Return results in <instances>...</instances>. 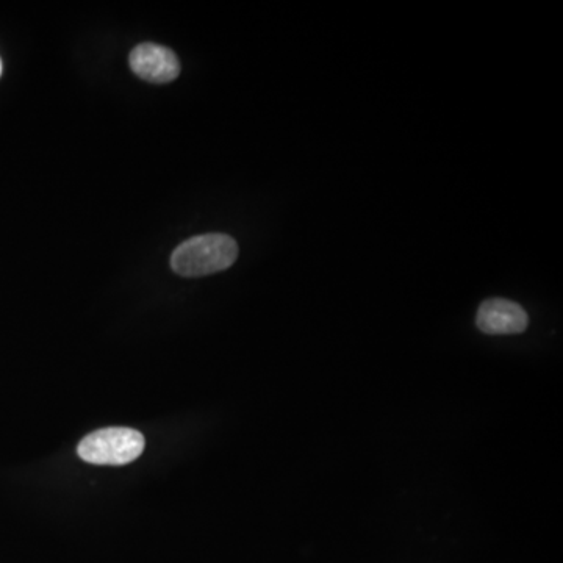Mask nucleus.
<instances>
[{
    "mask_svg": "<svg viewBox=\"0 0 563 563\" xmlns=\"http://www.w3.org/2000/svg\"><path fill=\"white\" fill-rule=\"evenodd\" d=\"M238 244L226 234H205L183 241L171 257L174 273L183 277H202L221 273L234 265Z\"/></svg>",
    "mask_w": 563,
    "mask_h": 563,
    "instance_id": "nucleus-1",
    "label": "nucleus"
},
{
    "mask_svg": "<svg viewBox=\"0 0 563 563\" xmlns=\"http://www.w3.org/2000/svg\"><path fill=\"white\" fill-rule=\"evenodd\" d=\"M146 440L130 427H105L91 432L77 446V454L93 465H127L143 454Z\"/></svg>",
    "mask_w": 563,
    "mask_h": 563,
    "instance_id": "nucleus-2",
    "label": "nucleus"
},
{
    "mask_svg": "<svg viewBox=\"0 0 563 563\" xmlns=\"http://www.w3.org/2000/svg\"><path fill=\"white\" fill-rule=\"evenodd\" d=\"M476 326L487 335L523 334L528 329L529 316L517 302L492 298L482 302L477 310Z\"/></svg>",
    "mask_w": 563,
    "mask_h": 563,
    "instance_id": "nucleus-3",
    "label": "nucleus"
},
{
    "mask_svg": "<svg viewBox=\"0 0 563 563\" xmlns=\"http://www.w3.org/2000/svg\"><path fill=\"white\" fill-rule=\"evenodd\" d=\"M130 68L140 79L151 83H169L180 74L177 55L160 44L143 43L133 49L129 57Z\"/></svg>",
    "mask_w": 563,
    "mask_h": 563,
    "instance_id": "nucleus-4",
    "label": "nucleus"
},
{
    "mask_svg": "<svg viewBox=\"0 0 563 563\" xmlns=\"http://www.w3.org/2000/svg\"><path fill=\"white\" fill-rule=\"evenodd\" d=\"M0 74H2V61H0Z\"/></svg>",
    "mask_w": 563,
    "mask_h": 563,
    "instance_id": "nucleus-5",
    "label": "nucleus"
}]
</instances>
